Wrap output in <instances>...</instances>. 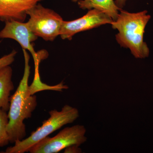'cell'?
Returning <instances> with one entry per match:
<instances>
[{"label": "cell", "mask_w": 153, "mask_h": 153, "mask_svg": "<svg viewBox=\"0 0 153 153\" xmlns=\"http://www.w3.org/2000/svg\"><path fill=\"white\" fill-rule=\"evenodd\" d=\"M22 49L25 63L24 74L16 92L10 97L8 114L7 130L11 143L25 139L26 130L24 120L31 117L37 105V97L31 94L28 84L31 68L30 55L27 50Z\"/></svg>", "instance_id": "6da1fadb"}, {"label": "cell", "mask_w": 153, "mask_h": 153, "mask_svg": "<svg viewBox=\"0 0 153 153\" xmlns=\"http://www.w3.org/2000/svg\"><path fill=\"white\" fill-rule=\"evenodd\" d=\"M117 19L110 25L113 29L117 30L116 40L121 47L128 49L132 55L137 59L149 57L150 50L144 41L146 26L150 20L148 11L144 10L131 13L120 10Z\"/></svg>", "instance_id": "7a4b0ae2"}, {"label": "cell", "mask_w": 153, "mask_h": 153, "mask_svg": "<svg viewBox=\"0 0 153 153\" xmlns=\"http://www.w3.org/2000/svg\"><path fill=\"white\" fill-rule=\"evenodd\" d=\"M50 117L44 120L42 126L32 132L30 137L22 140H18L13 146L6 149V153H24L29 152L30 148L50 134L63 126L73 123L79 117V111L66 105L60 111L53 110L49 112Z\"/></svg>", "instance_id": "3957f363"}, {"label": "cell", "mask_w": 153, "mask_h": 153, "mask_svg": "<svg viewBox=\"0 0 153 153\" xmlns=\"http://www.w3.org/2000/svg\"><path fill=\"white\" fill-rule=\"evenodd\" d=\"M27 15L30 17L27 22L29 28L38 37L53 41L60 36L63 20L55 11L38 3L28 10Z\"/></svg>", "instance_id": "277c9868"}, {"label": "cell", "mask_w": 153, "mask_h": 153, "mask_svg": "<svg viewBox=\"0 0 153 153\" xmlns=\"http://www.w3.org/2000/svg\"><path fill=\"white\" fill-rule=\"evenodd\" d=\"M84 126L76 125L63 128L52 137H46L30 148L31 153H57L72 146H79L87 140Z\"/></svg>", "instance_id": "5b68a950"}, {"label": "cell", "mask_w": 153, "mask_h": 153, "mask_svg": "<svg viewBox=\"0 0 153 153\" xmlns=\"http://www.w3.org/2000/svg\"><path fill=\"white\" fill-rule=\"evenodd\" d=\"M4 23V27L0 31V38L11 39L16 41L22 49L31 53L35 64L40 63L41 60L47 57V52L45 50L38 53L35 51L32 43L37 40L38 37L31 31L27 22L10 20Z\"/></svg>", "instance_id": "8992f818"}, {"label": "cell", "mask_w": 153, "mask_h": 153, "mask_svg": "<svg viewBox=\"0 0 153 153\" xmlns=\"http://www.w3.org/2000/svg\"><path fill=\"white\" fill-rule=\"evenodd\" d=\"M113 21L109 16L103 12L96 9H91L79 19L71 21H63L60 36L63 40H71L76 33L101 25L111 24Z\"/></svg>", "instance_id": "52a82bcc"}, {"label": "cell", "mask_w": 153, "mask_h": 153, "mask_svg": "<svg viewBox=\"0 0 153 153\" xmlns=\"http://www.w3.org/2000/svg\"><path fill=\"white\" fill-rule=\"evenodd\" d=\"M42 0H0V20L25 22L27 12Z\"/></svg>", "instance_id": "ba28073f"}, {"label": "cell", "mask_w": 153, "mask_h": 153, "mask_svg": "<svg viewBox=\"0 0 153 153\" xmlns=\"http://www.w3.org/2000/svg\"><path fill=\"white\" fill-rule=\"evenodd\" d=\"M76 2L80 8L90 10L96 9L109 16L113 21L117 19L120 9L114 0H72Z\"/></svg>", "instance_id": "9c48e42d"}, {"label": "cell", "mask_w": 153, "mask_h": 153, "mask_svg": "<svg viewBox=\"0 0 153 153\" xmlns=\"http://www.w3.org/2000/svg\"><path fill=\"white\" fill-rule=\"evenodd\" d=\"M13 69L7 66L0 71V109L8 111L10 106V95L14 89L12 81Z\"/></svg>", "instance_id": "30bf717a"}, {"label": "cell", "mask_w": 153, "mask_h": 153, "mask_svg": "<svg viewBox=\"0 0 153 153\" xmlns=\"http://www.w3.org/2000/svg\"><path fill=\"white\" fill-rule=\"evenodd\" d=\"M7 111L0 109V147H2L10 143L7 130L9 119Z\"/></svg>", "instance_id": "8fae6325"}, {"label": "cell", "mask_w": 153, "mask_h": 153, "mask_svg": "<svg viewBox=\"0 0 153 153\" xmlns=\"http://www.w3.org/2000/svg\"><path fill=\"white\" fill-rule=\"evenodd\" d=\"M17 53L16 51L13 50L10 53L0 58V71L6 66H10L13 63Z\"/></svg>", "instance_id": "7c38bea8"}, {"label": "cell", "mask_w": 153, "mask_h": 153, "mask_svg": "<svg viewBox=\"0 0 153 153\" xmlns=\"http://www.w3.org/2000/svg\"><path fill=\"white\" fill-rule=\"evenodd\" d=\"M79 146H72L65 149V153H81L82 150L79 149Z\"/></svg>", "instance_id": "4fadbf2b"}, {"label": "cell", "mask_w": 153, "mask_h": 153, "mask_svg": "<svg viewBox=\"0 0 153 153\" xmlns=\"http://www.w3.org/2000/svg\"><path fill=\"white\" fill-rule=\"evenodd\" d=\"M127 0H116L114 1L116 5L120 10L122 9L125 5L126 2Z\"/></svg>", "instance_id": "5bb4252c"}]
</instances>
